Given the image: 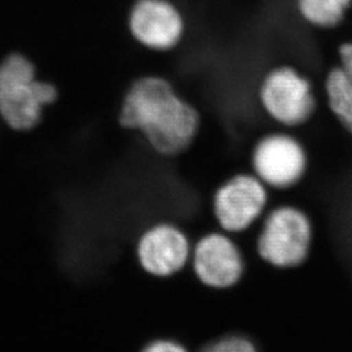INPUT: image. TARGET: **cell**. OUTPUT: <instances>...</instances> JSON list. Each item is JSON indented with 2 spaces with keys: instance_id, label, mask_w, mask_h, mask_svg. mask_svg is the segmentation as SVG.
<instances>
[{
  "instance_id": "cell-4",
  "label": "cell",
  "mask_w": 352,
  "mask_h": 352,
  "mask_svg": "<svg viewBox=\"0 0 352 352\" xmlns=\"http://www.w3.org/2000/svg\"><path fill=\"white\" fill-rule=\"evenodd\" d=\"M192 244L186 230L173 221H160L141 231L135 243L140 269L149 277L170 279L190 263Z\"/></svg>"
},
{
  "instance_id": "cell-11",
  "label": "cell",
  "mask_w": 352,
  "mask_h": 352,
  "mask_svg": "<svg viewBox=\"0 0 352 352\" xmlns=\"http://www.w3.org/2000/svg\"><path fill=\"white\" fill-rule=\"evenodd\" d=\"M352 0H299V11L312 25L336 26L350 8Z\"/></svg>"
},
{
  "instance_id": "cell-5",
  "label": "cell",
  "mask_w": 352,
  "mask_h": 352,
  "mask_svg": "<svg viewBox=\"0 0 352 352\" xmlns=\"http://www.w3.org/2000/svg\"><path fill=\"white\" fill-rule=\"evenodd\" d=\"M126 25L132 39L151 52L175 50L186 37V16L173 0H135Z\"/></svg>"
},
{
  "instance_id": "cell-12",
  "label": "cell",
  "mask_w": 352,
  "mask_h": 352,
  "mask_svg": "<svg viewBox=\"0 0 352 352\" xmlns=\"http://www.w3.org/2000/svg\"><path fill=\"white\" fill-rule=\"evenodd\" d=\"M199 352H258L257 347L247 337L231 334L206 343Z\"/></svg>"
},
{
  "instance_id": "cell-6",
  "label": "cell",
  "mask_w": 352,
  "mask_h": 352,
  "mask_svg": "<svg viewBox=\"0 0 352 352\" xmlns=\"http://www.w3.org/2000/svg\"><path fill=\"white\" fill-rule=\"evenodd\" d=\"M267 202L265 184L257 176L239 174L219 186L213 196L217 223L227 234H239L256 223Z\"/></svg>"
},
{
  "instance_id": "cell-13",
  "label": "cell",
  "mask_w": 352,
  "mask_h": 352,
  "mask_svg": "<svg viewBox=\"0 0 352 352\" xmlns=\"http://www.w3.org/2000/svg\"><path fill=\"white\" fill-rule=\"evenodd\" d=\"M139 352H190L182 340L160 337L146 342Z\"/></svg>"
},
{
  "instance_id": "cell-7",
  "label": "cell",
  "mask_w": 352,
  "mask_h": 352,
  "mask_svg": "<svg viewBox=\"0 0 352 352\" xmlns=\"http://www.w3.org/2000/svg\"><path fill=\"white\" fill-rule=\"evenodd\" d=\"M190 265L195 277L208 289L235 287L244 276L245 263L238 244L227 232H208L192 248Z\"/></svg>"
},
{
  "instance_id": "cell-2",
  "label": "cell",
  "mask_w": 352,
  "mask_h": 352,
  "mask_svg": "<svg viewBox=\"0 0 352 352\" xmlns=\"http://www.w3.org/2000/svg\"><path fill=\"white\" fill-rule=\"evenodd\" d=\"M59 98L58 87L41 78L37 65L20 51L0 62V119L16 132L41 123L45 110Z\"/></svg>"
},
{
  "instance_id": "cell-1",
  "label": "cell",
  "mask_w": 352,
  "mask_h": 352,
  "mask_svg": "<svg viewBox=\"0 0 352 352\" xmlns=\"http://www.w3.org/2000/svg\"><path fill=\"white\" fill-rule=\"evenodd\" d=\"M119 124L138 132L155 154L174 158L188 151L201 126L199 110L164 76H141L126 90Z\"/></svg>"
},
{
  "instance_id": "cell-9",
  "label": "cell",
  "mask_w": 352,
  "mask_h": 352,
  "mask_svg": "<svg viewBox=\"0 0 352 352\" xmlns=\"http://www.w3.org/2000/svg\"><path fill=\"white\" fill-rule=\"evenodd\" d=\"M252 164L265 186L289 188L300 182L307 168V157L296 140L286 135H272L256 145Z\"/></svg>"
},
{
  "instance_id": "cell-3",
  "label": "cell",
  "mask_w": 352,
  "mask_h": 352,
  "mask_svg": "<svg viewBox=\"0 0 352 352\" xmlns=\"http://www.w3.org/2000/svg\"><path fill=\"white\" fill-rule=\"evenodd\" d=\"M311 244L312 225L307 214L294 206H282L265 219L257 251L265 263L289 269L308 257Z\"/></svg>"
},
{
  "instance_id": "cell-8",
  "label": "cell",
  "mask_w": 352,
  "mask_h": 352,
  "mask_svg": "<svg viewBox=\"0 0 352 352\" xmlns=\"http://www.w3.org/2000/svg\"><path fill=\"white\" fill-rule=\"evenodd\" d=\"M260 100L266 113L287 126H300L315 111L309 81L291 67H280L265 77Z\"/></svg>"
},
{
  "instance_id": "cell-14",
  "label": "cell",
  "mask_w": 352,
  "mask_h": 352,
  "mask_svg": "<svg viewBox=\"0 0 352 352\" xmlns=\"http://www.w3.org/2000/svg\"><path fill=\"white\" fill-rule=\"evenodd\" d=\"M340 69L352 80V43H344L340 47Z\"/></svg>"
},
{
  "instance_id": "cell-10",
  "label": "cell",
  "mask_w": 352,
  "mask_h": 352,
  "mask_svg": "<svg viewBox=\"0 0 352 352\" xmlns=\"http://www.w3.org/2000/svg\"><path fill=\"white\" fill-rule=\"evenodd\" d=\"M325 90L330 110L352 135V80L340 67L333 68L327 75Z\"/></svg>"
}]
</instances>
